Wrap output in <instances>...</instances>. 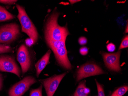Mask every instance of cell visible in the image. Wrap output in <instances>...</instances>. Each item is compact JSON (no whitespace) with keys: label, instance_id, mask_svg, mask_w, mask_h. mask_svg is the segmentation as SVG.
<instances>
[{"label":"cell","instance_id":"cell-1","mask_svg":"<svg viewBox=\"0 0 128 96\" xmlns=\"http://www.w3.org/2000/svg\"><path fill=\"white\" fill-rule=\"evenodd\" d=\"M60 14L54 12L49 18L46 24L45 29L46 40L54 41L66 40L70 34L67 26L62 27L58 24Z\"/></svg>","mask_w":128,"mask_h":96},{"label":"cell","instance_id":"cell-2","mask_svg":"<svg viewBox=\"0 0 128 96\" xmlns=\"http://www.w3.org/2000/svg\"><path fill=\"white\" fill-rule=\"evenodd\" d=\"M16 7L18 12L17 17L21 25L22 32L26 33L31 40L32 44H34L38 39L37 29L29 17L24 8L18 4L16 5Z\"/></svg>","mask_w":128,"mask_h":96},{"label":"cell","instance_id":"cell-3","mask_svg":"<svg viewBox=\"0 0 128 96\" xmlns=\"http://www.w3.org/2000/svg\"><path fill=\"white\" fill-rule=\"evenodd\" d=\"M47 44L53 50L58 62L62 67L71 70L72 65L68 57L66 46V40L54 41L46 40Z\"/></svg>","mask_w":128,"mask_h":96},{"label":"cell","instance_id":"cell-4","mask_svg":"<svg viewBox=\"0 0 128 96\" xmlns=\"http://www.w3.org/2000/svg\"><path fill=\"white\" fill-rule=\"evenodd\" d=\"M20 34L18 24L10 23L0 27V44H8L16 39Z\"/></svg>","mask_w":128,"mask_h":96},{"label":"cell","instance_id":"cell-5","mask_svg":"<svg viewBox=\"0 0 128 96\" xmlns=\"http://www.w3.org/2000/svg\"><path fill=\"white\" fill-rule=\"evenodd\" d=\"M34 77L28 76L16 83L10 89L9 96H22L28 90L30 87L36 83Z\"/></svg>","mask_w":128,"mask_h":96},{"label":"cell","instance_id":"cell-6","mask_svg":"<svg viewBox=\"0 0 128 96\" xmlns=\"http://www.w3.org/2000/svg\"><path fill=\"white\" fill-rule=\"evenodd\" d=\"M104 73L102 69L96 64L87 63L82 66L78 71L77 81H79L84 78Z\"/></svg>","mask_w":128,"mask_h":96},{"label":"cell","instance_id":"cell-7","mask_svg":"<svg viewBox=\"0 0 128 96\" xmlns=\"http://www.w3.org/2000/svg\"><path fill=\"white\" fill-rule=\"evenodd\" d=\"M0 71L11 73L20 77V70L15 59L10 56H0Z\"/></svg>","mask_w":128,"mask_h":96},{"label":"cell","instance_id":"cell-8","mask_svg":"<svg viewBox=\"0 0 128 96\" xmlns=\"http://www.w3.org/2000/svg\"><path fill=\"white\" fill-rule=\"evenodd\" d=\"M17 59L21 67L23 75H24L30 69L32 64L30 54L25 45H22L19 48L17 52Z\"/></svg>","mask_w":128,"mask_h":96},{"label":"cell","instance_id":"cell-9","mask_svg":"<svg viewBox=\"0 0 128 96\" xmlns=\"http://www.w3.org/2000/svg\"><path fill=\"white\" fill-rule=\"evenodd\" d=\"M66 73H65L59 75H55L47 79L40 80L45 88L47 96H54L60 82Z\"/></svg>","mask_w":128,"mask_h":96},{"label":"cell","instance_id":"cell-10","mask_svg":"<svg viewBox=\"0 0 128 96\" xmlns=\"http://www.w3.org/2000/svg\"><path fill=\"white\" fill-rule=\"evenodd\" d=\"M121 51L115 53H103V57L106 67L111 70L119 72L120 71V58Z\"/></svg>","mask_w":128,"mask_h":96},{"label":"cell","instance_id":"cell-11","mask_svg":"<svg viewBox=\"0 0 128 96\" xmlns=\"http://www.w3.org/2000/svg\"><path fill=\"white\" fill-rule=\"evenodd\" d=\"M51 53L52 52L51 50H49L36 64L35 67L37 77H39L42 71L46 67V65L50 63V59Z\"/></svg>","mask_w":128,"mask_h":96},{"label":"cell","instance_id":"cell-12","mask_svg":"<svg viewBox=\"0 0 128 96\" xmlns=\"http://www.w3.org/2000/svg\"><path fill=\"white\" fill-rule=\"evenodd\" d=\"M86 81H84L80 83L74 96H88L90 92V90L86 87Z\"/></svg>","mask_w":128,"mask_h":96},{"label":"cell","instance_id":"cell-13","mask_svg":"<svg viewBox=\"0 0 128 96\" xmlns=\"http://www.w3.org/2000/svg\"><path fill=\"white\" fill-rule=\"evenodd\" d=\"M15 16L12 14L4 7L0 6V22L6 21L15 18Z\"/></svg>","mask_w":128,"mask_h":96},{"label":"cell","instance_id":"cell-14","mask_svg":"<svg viewBox=\"0 0 128 96\" xmlns=\"http://www.w3.org/2000/svg\"><path fill=\"white\" fill-rule=\"evenodd\" d=\"M128 89L127 86L119 87L114 92L111 96H123L128 91Z\"/></svg>","mask_w":128,"mask_h":96},{"label":"cell","instance_id":"cell-15","mask_svg":"<svg viewBox=\"0 0 128 96\" xmlns=\"http://www.w3.org/2000/svg\"><path fill=\"white\" fill-rule=\"evenodd\" d=\"M11 47L6 45L0 44V54L10 52L12 51Z\"/></svg>","mask_w":128,"mask_h":96},{"label":"cell","instance_id":"cell-16","mask_svg":"<svg viewBox=\"0 0 128 96\" xmlns=\"http://www.w3.org/2000/svg\"><path fill=\"white\" fill-rule=\"evenodd\" d=\"M42 86L36 89H32L30 91V96H42Z\"/></svg>","mask_w":128,"mask_h":96},{"label":"cell","instance_id":"cell-17","mask_svg":"<svg viewBox=\"0 0 128 96\" xmlns=\"http://www.w3.org/2000/svg\"><path fill=\"white\" fill-rule=\"evenodd\" d=\"M128 47V36L126 35L121 43L119 47V50L122 49L126 48Z\"/></svg>","mask_w":128,"mask_h":96},{"label":"cell","instance_id":"cell-18","mask_svg":"<svg viewBox=\"0 0 128 96\" xmlns=\"http://www.w3.org/2000/svg\"><path fill=\"white\" fill-rule=\"evenodd\" d=\"M96 81L98 88V96H105L104 93V89L102 86L96 80Z\"/></svg>","mask_w":128,"mask_h":96},{"label":"cell","instance_id":"cell-19","mask_svg":"<svg viewBox=\"0 0 128 96\" xmlns=\"http://www.w3.org/2000/svg\"><path fill=\"white\" fill-rule=\"evenodd\" d=\"M80 52L82 55H86L89 52V49L87 47H82L80 49Z\"/></svg>","mask_w":128,"mask_h":96},{"label":"cell","instance_id":"cell-20","mask_svg":"<svg viewBox=\"0 0 128 96\" xmlns=\"http://www.w3.org/2000/svg\"><path fill=\"white\" fill-rule=\"evenodd\" d=\"M107 49L108 52H114L116 49V46L114 44L110 43L107 46Z\"/></svg>","mask_w":128,"mask_h":96},{"label":"cell","instance_id":"cell-21","mask_svg":"<svg viewBox=\"0 0 128 96\" xmlns=\"http://www.w3.org/2000/svg\"><path fill=\"white\" fill-rule=\"evenodd\" d=\"M17 1L15 0H0V3L4 4L12 5L16 3Z\"/></svg>","mask_w":128,"mask_h":96},{"label":"cell","instance_id":"cell-22","mask_svg":"<svg viewBox=\"0 0 128 96\" xmlns=\"http://www.w3.org/2000/svg\"><path fill=\"white\" fill-rule=\"evenodd\" d=\"M79 43L81 45H84L87 44L88 42V40L86 37H81L79 39Z\"/></svg>","mask_w":128,"mask_h":96},{"label":"cell","instance_id":"cell-23","mask_svg":"<svg viewBox=\"0 0 128 96\" xmlns=\"http://www.w3.org/2000/svg\"><path fill=\"white\" fill-rule=\"evenodd\" d=\"M3 78L2 74L0 73V91L1 90L3 86Z\"/></svg>","mask_w":128,"mask_h":96},{"label":"cell","instance_id":"cell-24","mask_svg":"<svg viewBox=\"0 0 128 96\" xmlns=\"http://www.w3.org/2000/svg\"><path fill=\"white\" fill-rule=\"evenodd\" d=\"M70 3H72V4H73L74 3H77V2H79L80 1H70Z\"/></svg>","mask_w":128,"mask_h":96},{"label":"cell","instance_id":"cell-25","mask_svg":"<svg viewBox=\"0 0 128 96\" xmlns=\"http://www.w3.org/2000/svg\"><path fill=\"white\" fill-rule=\"evenodd\" d=\"M126 33H127L128 32V25H127V26H126Z\"/></svg>","mask_w":128,"mask_h":96}]
</instances>
